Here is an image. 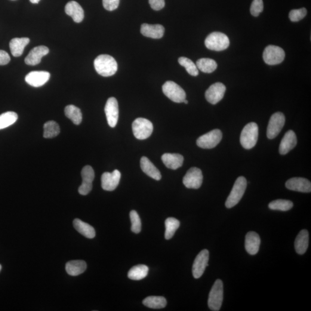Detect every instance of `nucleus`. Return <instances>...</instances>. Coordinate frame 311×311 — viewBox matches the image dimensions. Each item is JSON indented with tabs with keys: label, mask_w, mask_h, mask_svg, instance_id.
Returning <instances> with one entry per match:
<instances>
[{
	"label": "nucleus",
	"mask_w": 311,
	"mask_h": 311,
	"mask_svg": "<svg viewBox=\"0 0 311 311\" xmlns=\"http://www.w3.org/2000/svg\"><path fill=\"white\" fill-rule=\"evenodd\" d=\"M94 66L98 75L103 77L112 76L118 70L116 60L107 54L98 55L94 61Z\"/></svg>",
	"instance_id": "nucleus-1"
},
{
	"label": "nucleus",
	"mask_w": 311,
	"mask_h": 311,
	"mask_svg": "<svg viewBox=\"0 0 311 311\" xmlns=\"http://www.w3.org/2000/svg\"><path fill=\"white\" fill-rule=\"evenodd\" d=\"M259 135L258 126L256 123L251 122L243 128L240 135V144L246 149H250L257 143Z\"/></svg>",
	"instance_id": "nucleus-2"
},
{
	"label": "nucleus",
	"mask_w": 311,
	"mask_h": 311,
	"mask_svg": "<svg viewBox=\"0 0 311 311\" xmlns=\"http://www.w3.org/2000/svg\"><path fill=\"white\" fill-rule=\"evenodd\" d=\"M247 186V180L245 177H240L237 179L226 202L227 208H232L238 204L245 195Z\"/></svg>",
	"instance_id": "nucleus-3"
},
{
	"label": "nucleus",
	"mask_w": 311,
	"mask_h": 311,
	"mask_svg": "<svg viewBox=\"0 0 311 311\" xmlns=\"http://www.w3.org/2000/svg\"><path fill=\"white\" fill-rule=\"evenodd\" d=\"M224 297L223 283L221 279H217L209 293L208 306L211 310L218 311L222 306Z\"/></svg>",
	"instance_id": "nucleus-4"
},
{
	"label": "nucleus",
	"mask_w": 311,
	"mask_h": 311,
	"mask_svg": "<svg viewBox=\"0 0 311 311\" xmlns=\"http://www.w3.org/2000/svg\"><path fill=\"white\" fill-rule=\"evenodd\" d=\"M206 47L209 50L223 51L229 46V37L223 33L214 32L209 35L205 41Z\"/></svg>",
	"instance_id": "nucleus-5"
},
{
	"label": "nucleus",
	"mask_w": 311,
	"mask_h": 311,
	"mask_svg": "<svg viewBox=\"0 0 311 311\" xmlns=\"http://www.w3.org/2000/svg\"><path fill=\"white\" fill-rule=\"evenodd\" d=\"M132 131L135 138L138 140H146L152 134L153 126L148 119L138 118L132 124Z\"/></svg>",
	"instance_id": "nucleus-6"
},
{
	"label": "nucleus",
	"mask_w": 311,
	"mask_h": 311,
	"mask_svg": "<svg viewBox=\"0 0 311 311\" xmlns=\"http://www.w3.org/2000/svg\"><path fill=\"white\" fill-rule=\"evenodd\" d=\"M163 93L174 102L183 103L186 99L185 91L180 85L174 82L168 81L165 82L162 87Z\"/></svg>",
	"instance_id": "nucleus-7"
},
{
	"label": "nucleus",
	"mask_w": 311,
	"mask_h": 311,
	"mask_svg": "<svg viewBox=\"0 0 311 311\" xmlns=\"http://www.w3.org/2000/svg\"><path fill=\"white\" fill-rule=\"evenodd\" d=\"M222 138V132L219 129H214L199 137L196 140V145L203 149L214 148L220 143Z\"/></svg>",
	"instance_id": "nucleus-8"
},
{
	"label": "nucleus",
	"mask_w": 311,
	"mask_h": 311,
	"mask_svg": "<svg viewBox=\"0 0 311 311\" xmlns=\"http://www.w3.org/2000/svg\"><path fill=\"white\" fill-rule=\"evenodd\" d=\"M285 57V51L278 46L269 45L264 49L263 58L264 62L269 65L281 64Z\"/></svg>",
	"instance_id": "nucleus-9"
},
{
	"label": "nucleus",
	"mask_w": 311,
	"mask_h": 311,
	"mask_svg": "<svg viewBox=\"0 0 311 311\" xmlns=\"http://www.w3.org/2000/svg\"><path fill=\"white\" fill-rule=\"evenodd\" d=\"M285 123L284 114L276 113L271 116L269 125L267 128V137L269 139H273L281 132Z\"/></svg>",
	"instance_id": "nucleus-10"
},
{
	"label": "nucleus",
	"mask_w": 311,
	"mask_h": 311,
	"mask_svg": "<svg viewBox=\"0 0 311 311\" xmlns=\"http://www.w3.org/2000/svg\"><path fill=\"white\" fill-rule=\"evenodd\" d=\"M203 182L202 172L199 168L192 167L187 172L183 179V183L188 189H198Z\"/></svg>",
	"instance_id": "nucleus-11"
},
{
	"label": "nucleus",
	"mask_w": 311,
	"mask_h": 311,
	"mask_svg": "<svg viewBox=\"0 0 311 311\" xmlns=\"http://www.w3.org/2000/svg\"><path fill=\"white\" fill-rule=\"evenodd\" d=\"M209 252L208 249H203L195 259L193 265V275L196 279L199 278L208 266Z\"/></svg>",
	"instance_id": "nucleus-12"
},
{
	"label": "nucleus",
	"mask_w": 311,
	"mask_h": 311,
	"mask_svg": "<svg viewBox=\"0 0 311 311\" xmlns=\"http://www.w3.org/2000/svg\"><path fill=\"white\" fill-rule=\"evenodd\" d=\"M108 124L111 128H115L119 118L118 101L115 98H110L107 100L104 108Z\"/></svg>",
	"instance_id": "nucleus-13"
},
{
	"label": "nucleus",
	"mask_w": 311,
	"mask_h": 311,
	"mask_svg": "<svg viewBox=\"0 0 311 311\" xmlns=\"http://www.w3.org/2000/svg\"><path fill=\"white\" fill-rule=\"evenodd\" d=\"M82 185L79 188L80 195L86 196L88 195L92 189V182L95 178V172L93 168L89 165H86L82 171Z\"/></svg>",
	"instance_id": "nucleus-14"
},
{
	"label": "nucleus",
	"mask_w": 311,
	"mask_h": 311,
	"mask_svg": "<svg viewBox=\"0 0 311 311\" xmlns=\"http://www.w3.org/2000/svg\"><path fill=\"white\" fill-rule=\"evenodd\" d=\"M226 91V86L223 83H214L206 90L205 92L206 99L211 104H217L223 99Z\"/></svg>",
	"instance_id": "nucleus-15"
},
{
	"label": "nucleus",
	"mask_w": 311,
	"mask_h": 311,
	"mask_svg": "<svg viewBox=\"0 0 311 311\" xmlns=\"http://www.w3.org/2000/svg\"><path fill=\"white\" fill-rule=\"evenodd\" d=\"M121 174L117 169L113 172H104L101 176V187L106 191H112L116 189L121 180Z\"/></svg>",
	"instance_id": "nucleus-16"
},
{
	"label": "nucleus",
	"mask_w": 311,
	"mask_h": 311,
	"mask_svg": "<svg viewBox=\"0 0 311 311\" xmlns=\"http://www.w3.org/2000/svg\"><path fill=\"white\" fill-rule=\"evenodd\" d=\"M288 189L301 193H310L311 183L310 181L303 178L289 179L285 183Z\"/></svg>",
	"instance_id": "nucleus-17"
},
{
	"label": "nucleus",
	"mask_w": 311,
	"mask_h": 311,
	"mask_svg": "<svg viewBox=\"0 0 311 311\" xmlns=\"http://www.w3.org/2000/svg\"><path fill=\"white\" fill-rule=\"evenodd\" d=\"M50 78V74L46 71H33L26 76L28 84L33 87H40L45 85Z\"/></svg>",
	"instance_id": "nucleus-18"
},
{
	"label": "nucleus",
	"mask_w": 311,
	"mask_h": 311,
	"mask_svg": "<svg viewBox=\"0 0 311 311\" xmlns=\"http://www.w3.org/2000/svg\"><path fill=\"white\" fill-rule=\"evenodd\" d=\"M49 53V49L46 46H37L30 51L24 61L28 65L35 66L41 63L42 57Z\"/></svg>",
	"instance_id": "nucleus-19"
},
{
	"label": "nucleus",
	"mask_w": 311,
	"mask_h": 311,
	"mask_svg": "<svg viewBox=\"0 0 311 311\" xmlns=\"http://www.w3.org/2000/svg\"><path fill=\"white\" fill-rule=\"evenodd\" d=\"M297 143L296 135L293 131H289L285 134L279 145V152L285 155L296 146Z\"/></svg>",
	"instance_id": "nucleus-20"
},
{
	"label": "nucleus",
	"mask_w": 311,
	"mask_h": 311,
	"mask_svg": "<svg viewBox=\"0 0 311 311\" xmlns=\"http://www.w3.org/2000/svg\"><path fill=\"white\" fill-rule=\"evenodd\" d=\"M165 29L164 27L160 24H143L141 27V33L147 38L153 39H160L164 35Z\"/></svg>",
	"instance_id": "nucleus-21"
},
{
	"label": "nucleus",
	"mask_w": 311,
	"mask_h": 311,
	"mask_svg": "<svg viewBox=\"0 0 311 311\" xmlns=\"http://www.w3.org/2000/svg\"><path fill=\"white\" fill-rule=\"evenodd\" d=\"M261 238L255 232H249L246 236L245 248L249 254L256 255L260 249Z\"/></svg>",
	"instance_id": "nucleus-22"
},
{
	"label": "nucleus",
	"mask_w": 311,
	"mask_h": 311,
	"mask_svg": "<svg viewBox=\"0 0 311 311\" xmlns=\"http://www.w3.org/2000/svg\"><path fill=\"white\" fill-rule=\"evenodd\" d=\"M65 11L67 15L73 18L76 23H81L84 19V10L78 2L71 1L67 3Z\"/></svg>",
	"instance_id": "nucleus-23"
},
{
	"label": "nucleus",
	"mask_w": 311,
	"mask_h": 311,
	"mask_svg": "<svg viewBox=\"0 0 311 311\" xmlns=\"http://www.w3.org/2000/svg\"><path fill=\"white\" fill-rule=\"evenodd\" d=\"M162 160L166 167L174 170L181 167L184 162L183 156L178 153H164Z\"/></svg>",
	"instance_id": "nucleus-24"
},
{
	"label": "nucleus",
	"mask_w": 311,
	"mask_h": 311,
	"mask_svg": "<svg viewBox=\"0 0 311 311\" xmlns=\"http://www.w3.org/2000/svg\"><path fill=\"white\" fill-rule=\"evenodd\" d=\"M140 165L141 169L147 176L156 180H161L162 175L159 169L147 157L144 156L141 159Z\"/></svg>",
	"instance_id": "nucleus-25"
},
{
	"label": "nucleus",
	"mask_w": 311,
	"mask_h": 311,
	"mask_svg": "<svg viewBox=\"0 0 311 311\" xmlns=\"http://www.w3.org/2000/svg\"><path fill=\"white\" fill-rule=\"evenodd\" d=\"M309 244V233L306 229L301 230L298 234L295 242V248L297 253L303 255L306 253Z\"/></svg>",
	"instance_id": "nucleus-26"
},
{
	"label": "nucleus",
	"mask_w": 311,
	"mask_h": 311,
	"mask_svg": "<svg viewBox=\"0 0 311 311\" xmlns=\"http://www.w3.org/2000/svg\"><path fill=\"white\" fill-rule=\"evenodd\" d=\"M30 40L28 38H14L9 43V47L12 55L18 57L23 54L24 49L29 44Z\"/></svg>",
	"instance_id": "nucleus-27"
},
{
	"label": "nucleus",
	"mask_w": 311,
	"mask_h": 311,
	"mask_svg": "<svg viewBox=\"0 0 311 311\" xmlns=\"http://www.w3.org/2000/svg\"><path fill=\"white\" fill-rule=\"evenodd\" d=\"M65 269L69 275L78 276L87 269V263L85 261L81 260L69 261L66 264Z\"/></svg>",
	"instance_id": "nucleus-28"
},
{
	"label": "nucleus",
	"mask_w": 311,
	"mask_h": 311,
	"mask_svg": "<svg viewBox=\"0 0 311 311\" xmlns=\"http://www.w3.org/2000/svg\"><path fill=\"white\" fill-rule=\"evenodd\" d=\"M73 226L77 231L88 239H93L96 235L95 229L90 225L76 218L73 221Z\"/></svg>",
	"instance_id": "nucleus-29"
},
{
	"label": "nucleus",
	"mask_w": 311,
	"mask_h": 311,
	"mask_svg": "<svg viewBox=\"0 0 311 311\" xmlns=\"http://www.w3.org/2000/svg\"><path fill=\"white\" fill-rule=\"evenodd\" d=\"M196 66L202 72L211 73L217 69V64L214 60L203 58L196 61Z\"/></svg>",
	"instance_id": "nucleus-30"
},
{
	"label": "nucleus",
	"mask_w": 311,
	"mask_h": 311,
	"mask_svg": "<svg viewBox=\"0 0 311 311\" xmlns=\"http://www.w3.org/2000/svg\"><path fill=\"white\" fill-rule=\"evenodd\" d=\"M149 272L148 267L144 265V264H139L131 268L128 272V277L132 280L143 279L147 276Z\"/></svg>",
	"instance_id": "nucleus-31"
},
{
	"label": "nucleus",
	"mask_w": 311,
	"mask_h": 311,
	"mask_svg": "<svg viewBox=\"0 0 311 311\" xmlns=\"http://www.w3.org/2000/svg\"><path fill=\"white\" fill-rule=\"evenodd\" d=\"M145 306L152 309H162L167 306V300L162 296H149L143 301Z\"/></svg>",
	"instance_id": "nucleus-32"
},
{
	"label": "nucleus",
	"mask_w": 311,
	"mask_h": 311,
	"mask_svg": "<svg viewBox=\"0 0 311 311\" xmlns=\"http://www.w3.org/2000/svg\"><path fill=\"white\" fill-rule=\"evenodd\" d=\"M65 115L73 122V124L79 125L81 124L82 116L79 108L74 105H68L65 109Z\"/></svg>",
	"instance_id": "nucleus-33"
},
{
	"label": "nucleus",
	"mask_w": 311,
	"mask_h": 311,
	"mask_svg": "<svg viewBox=\"0 0 311 311\" xmlns=\"http://www.w3.org/2000/svg\"><path fill=\"white\" fill-rule=\"evenodd\" d=\"M165 238L167 240H169L174 236L175 232L180 228V222L176 218L169 217L165 220Z\"/></svg>",
	"instance_id": "nucleus-34"
},
{
	"label": "nucleus",
	"mask_w": 311,
	"mask_h": 311,
	"mask_svg": "<svg viewBox=\"0 0 311 311\" xmlns=\"http://www.w3.org/2000/svg\"><path fill=\"white\" fill-rule=\"evenodd\" d=\"M18 115L16 113L8 112L0 115V130L9 127L17 121Z\"/></svg>",
	"instance_id": "nucleus-35"
},
{
	"label": "nucleus",
	"mask_w": 311,
	"mask_h": 311,
	"mask_svg": "<svg viewBox=\"0 0 311 311\" xmlns=\"http://www.w3.org/2000/svg\"><path fill=\"white\" fill-rule=\"evenodd\" d=\"M44 137L46 138H53L57 137L60 133L59 125L55 121L46 122L44 126Z\"/></svg>",
	"instance_id": "nucleus-36"
},
{
	"label": "nucleus",
	"mask_w": 311,
	"mask_h": 311,
	"mask_svg": "<svg viewBox=\"0 0 311 311\" xmlns=\"http://www.w3.org/2000/svg\"><path fill=\"white\" fill-rule=\"evenodd\" d=\"M293 206V202L285 199L275 200V201L271 202L269 204V208L271 210L283 212L291 210Z\"/></svg>",
	"instance_id": "nucleus-37"
},
{
	"label": "nucleus",
	"mask_w": 311,
	"mask_h": 311,
	"mask_svg": "<svg viewBox=\"0 0 311 311\" xmlns=\"http://www.w3.org/2000/svg\"><path fill=\"white\" fill-rule=\"evenodd\" d=\"M178 62L181 66H182L186 69V71L191 76H196L198 75V69L197 68L196 64L189 58L181 57L179 58Z\"/></svg>",
	"instance_id": "nucleus-38"
},
{
	"label": "nucleus",
	"mask_w": 311,
	"mask_h": 311,
	"mask_svg": "<svg viewBox=\"0 0 311 311\" xmlns=\"http://www.w3.org/2000/svg\"><path fill=\"white\" fill-rule=\"evenodd\" d=\"M130 218L131 231L135 233H139L141 230V222L139 215L136 211H132L130 213Z\"/></svg>",
	"instance_id": "nucleus-39"
},
{
	"label": "nucleus",
	"mask_w": 311,
	"mask_h": 311,
	"mask_svg": "<svg viewBox=\"0 0 311 311\" xmlns=\"http://www.w3.org/2000/svg\"><path fill=\"white\" fill-rule=\"evenodd\" d=\"M307 14V11L306 8L294 9L289 13V17L293 22H297V21L302 20L303 18L306 17Z\"/></svg>",
	"instance_id": "nucleus-40"
},
{
	"label": "nucleus",
	"mask_w": 311,
	"mask_h": 311,
	"mask_svg": "<svg viewBox=\"0 0 311 311\" xmlns=\"http://www.w3.org/2000/svg\"><path fill=\"white\" fill-rule=\"evenodd\" d=\"M263 11V0H254L250 7V12L252 16L257 17Z\"/></svg>",
	"instance_id": "nucleus-41"
},
{
	"label": "nucleus",
	"mask_w": 311,
	"mask_h": 311,
	"mask_svg": "<svg viewBox=\"0 0 311 311\" xmlns=\"http://www.w3.org/2000/svg\"><path fill=\"white\" fill-rule=\"evenodd\" d=\"M120 0H103L104 8L109 11H113L118 8Z\"/></svg>",
	"instance_id": "nucleus-42"
},
{
	"label": "nucleus",
	"mask_w": 311,
	"mask_h": 311,
	"mask_svg": "<svg viewBox=\"0 0 311 311\" xmlns=\"http://www.w3.org/2000/svg\"><path fill=\"white\" fill-rule=\"evenodd\" d=\"M150 7L155 11L161 10L165 6V0H149Z\"/></svg>",
	"instance_id": "nucleus-43"
},
{
	"label": "nucleus",
	"mask_w": 311,
	"mask_h": 311,
	"mask_svg": "<svg viewBox=\"0 0 311 311\" xmlns=\"http://www.w3.org/2000/svg\"><path fill=\"white\" fill-rule=\"evenodd\" d=\"M11 58L7 52L0 50V65H5L10 62Z\"/></svg>",
	"instance_id": "nucleus-44"
},
{
	"label": "nucleus",
	"mask_w": 311,
	"mask_h": 311,
	"mask_svg": "<svg viewBox=\"0 0 311 311\" xmlns=\"http://www.w3.org/2000/svg\"><path fill=\"white\" fill-rule=\"evenodd\" d=\"M30 1L33 4H38L41 0H30Z\"/></svg>",
	"instance_id": "nucleus-45"
},
{
	"label": "nucleus",
	"mask_w": 311,
	"mask_h": 311,
	"mask_svg": "<svg viewBox=\"0 0 311 311\" xmlns=\"http://www.w3.org/2000/svg\"><path fill=\"white\" fill-rule=\"evenodd\" d=\"M183 103H184L185 104H188V101L186 99H185L183 101Z\"/></svg>",
	"instance_id": "nucleus-46"
},
{
	"label": "nucleus",
	"mask_w": 311,
	"mask_h": 311,
	"mask_svg": "<svg viewBox=\"0 0 311 311\" xmlns=\"http://www.w3.org/2000/svg\"><path fill=\"white\" fill-rule=\"evenodd\" d=\"M1 269H2V266L1 264H0V272H1Z\"/></svg>",
	"instance_id": "nucleus-47"
}]
</instances>
